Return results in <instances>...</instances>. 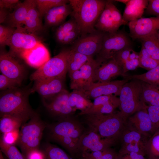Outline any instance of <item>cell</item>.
I'll list each match as a JSON object with an SVG mask.
<instances>
[{"label":"cell","instance_id":"6da1fadb","mask_svg":"<svg viewBox=\"0 0 159 159\" xmlns=\"http://www.w3.org/2000/svg\"><path fill=\"white\" fill-rule=\"evenodd\" d=\"M31 88L21 86L1 91L0 95V117L9 115L19 118L26 122L35 115L31 107L28 98Z\"/></svg>","mask_w":159,"mask_h":159},{"label":"cell","instance_id":"7a4b0ae2","mask_svg":"<svg viewBox=\"0 0 159 159\" xmlns=\"http://www.w3.org/2000/svg\"><path fill=\"white\" fill-rule=\"evenodd\" d=\"M72 11V17L76 21L81 36L91 33L96 29L95 24L105 5L106 1L102 0H69Z\"/></svg>","mask_w":159,"mask_h":159},{"label":"cell","instance_id":"3957f363","mask_svg":"<svg viewBox=\"0 0 159 159\" xmlns=\"http://www.w3.org/2000/svg\"><path fill=\"white\" fill-rule=\"evenodd\" d=\"M88 128L97 133L102 138L119 139L125 127L127 119L120 111L107 114L84 115Z\"/></svg>","mask_w":159,"mask_h":159},{"label":"cell","instance_id":"277c9868","mask_svg":"<svg viewBox=\"0 0 159 159\" xmlns=\"http://www.w3.org/2000/svg\"><path fill=\"white\" fill-rule=\"evenodd\" d=\"M125 83L120 90L119 97L120 111L126 119L136 112L147 108L142 98L141 81L133 79Z\"/></svg>","mask_w":159,"mask_h":159},{"label":"cell","instance_id":"5b68a950","mask_svg":"<svg viewBox=\"0 0 159 159\" xmlns=\"http://www.w3.org/2000/svg\"><path fill=\"white\" fill-rule=\"evenodd\" d=\"M45 124L37 113L27 122L24 123L19 132L17 143L24 157L30 150L39 148Z\"/></svg>","mask_w":159,"mask_h":159},{"label":"cell","instance_id":"8992f818","mask_svg":"<svg viewBox=\"0 0 159 159\" xmlns=\"http://www.w3.org/2000/svg\"><path fill=\"white\" fill-rule=\"evenodd\" d=\"M129 47H132L131 41L123 31L105 32L101 49L95 60L100 65L113 58L120 51Z\"/></svg>","mask_w":159,"mask_h":159},{"label":"cell","instance_id":"52a82bcc","mask_svg":"<svg viewBox=\"0 0 159 159\" xmlns=\"http://www.w3.org/2000/svg\"><path fill=\"white\" fill-rule=\"evenodd\" d=\"M70 49H63L57 55L50 58L33 73L30 80L35 81L48 78H65L68 70V58Z\"/></svg>","mask_w":159,"mask_h":159},{"label":"cell","instance_id":"ba28073f","mask_svg":"<svg viewBox=\"0 0 159 159\" xmlns=\"http://www.w3.org/2000/svg\"><path fill=\"white\" fill-rule=\"evenodd\" d=\"M113 1H106L105 8L95 25L96 30L105 32H115L118 30L121 26L127 23Z\"/></svg>","mask_w":159,"mask_h":159},{"label":"cell","instance_id":"9c48e42d","mask_svg":"<svg viewBox=\"0 0 159 159\" xmlns=\"http://www.w3.org/2000/svg\"><path fill=\"white\" fill-rule=\"evenodd\" d=\"M100 66L92 58L79 69L69 74L71 89L83 92L87 90L95 82V72Z\"/></svg>","mask_w":159,"mask_h":159},{"label":"cell","instance_id":"30bf717a","mask_svg":"<svg viewBox=\"0 0 159 159\" xmlns=\"http://www.w3.org/2000/svg\"><path fill=\"white\" fill-rule=\"evenodd\" d=\"M105 32L96 30L81 36L72 44L70 49L93 58L101 49Z\"/></svg>","mask_w":159,"mask_h":159},{"label":"cell","instance_id":"8fae6325","mask_svg":"<svg viewBox=\"0 0 159 159\" xmlns=\"http://www.w3.org/2000/svg\"><path fill=\"white\" fill-rule=\"evenodd\" d=\"M117 140L102 138L97 133L88 128L85 130L79 140L78 152L80 151L82 154L102 150L110 148Z\"/></svg>","mask_w":159,"mask_h":159},{"label":"cell","instance_id":"7c38bea8","mask_svg":"<svg viewBox=\"0 0 159 159\" xmlns=\"http://www.w3.org/2000/svg\"><path fill=\"white\" fill-rule=\"evenodd\" d=\"M41 41L36 35L27 32L21 26L15 29L7 45L9 52L15 57L23 52L31 49Z\"/></svg>","mask_w":159,"mask_h":159},{"label":"cell","instance_id":"4fadbf2b","mask_svg":"<svg viewBox=\"0 0 159 159\" xmlns=\"http://www.w3.org/2000/svg\"><path fill=\"white\" fill-rule=\"evenodd\" d=\"M9 52L1 51L0 70L1 74L21 85L25 74L24 66Z\"/></svg>","mask_w":159,"mask_h":159},{"label":"cell","instance_id":"5bb4252c","mask_svg":"<svg viewBox=\"0 0 159 159\" xmlns=\"http://www.w3.org/2000/svg\"><path fill=\"white\" fill-rule=\"evenodd\" d=\"M69 93L65 89L51 98L46 100L47 101H43L47 109L53 115L58 117L59 120L72 116L75 112L69 103Z\"/></svg>","mask_w":159,"mask_h":159},{"label":"cell","instance_id":"9a60e30c","mask_svg":"<svg viewBox=\"0 0 159 159\" xmlns=\"http://www.w3.org/2000/svg\"><path fill=\"white\" fill-rule=\"evenodd\" d=\"M51 135L79 140L85 130L82 125L72 116L59 120L50 127Z\"/></svg>","mask_w":159,"mask_h":159},{"label":"cell","instance_id":"2e32d148","mask_svg":"<svg viewBox=\"0 0 159 159\" xmlns=\"http://www.w3.org/2000/svg\"><path fill=\"white\" fill-rule=\"evenodd\" d=\"M130 35L134 39H141L159 30V16L141 18L128 23Z\"/></svg>","mask_w":159,"mask_h":159},{"label":"cell","instance_id":"e0dca14e","mask_svg":"<svg viewBox=\"0 0 159 159\" xmlns=\"http://www.w3.org/2000/svg\"><path fill=\"white\" fill-rule=\"evenodd\" d=\"M65 79L52 78L35 81L31 93L36 92L43 100H49L65 89Z\"/></svg>","mask_w":159,"mask_h":159},{"label":"cell","instance_id":"ac0fdd59","mask_svg":"<svg viewBox=\"0 0 159 159\" xmlns=\"http://www.w3.org/2000/svg\"><path fill=\"white\" fill-rule=\"evenodd\" d=\"M129 80L124 79L108 82H95L83 92L89 99H94L103 95H113L119 96L122 87Z\"/></svg>","mask_w":159,"mask_h":159},{"label":"cell","instance_id":"d6986e66","mask_svg":"<svg viewBox=\"0 0 159 159\" xmlns=\"http://www.w3.org/2000/svg\"><path fill=\"white\" fill-rule=\"evenodd\" d=\"M92 106L89 109L80 112L78 115L90 114H106L115 111L120 105L119 98L114 95H103L94 99Z\"/></svg>","mask_w":159,"mask_h":159},{"label":"cell","instance_id":"ffe728a7","mask_svg":"<svg viewBox=\"0 0 159 159\" xmlns=\"http://www.w3.org/2000/svg\"><path fill=\"white\" fill-rule=\"evenodd\" d=\"M126 124L148 139L153 134L152 125L147 108L129 116Z\"/></svg>","mask_w":159,"mask_h":159},{"label":"cell","instance_id":"44dd1931","mask_svg":"<svg viewBox=\"0 0 159 159\" xmlns=\"http://www.w3.org/2000/svg\"><path fill=\"white\" fill-rule=\"evenodd\" d=\"M19 57L29 65L37 69L50 58L48 50L41 42L32 48L24 51Z\"/></svg>","mask_w":159,"mask_h":159},{"label":"cell","instance_id":"7402d4cb","mask_svg":"<svg viewBox=\"0 0 159 159\" xmlns=\"http://www.w3.org/2000/svg\"><path fill=\"white\" fill-rule=\"evenodd\" d=\"M125 74L123 67L112 58L101 64L97 69L95 82L111 81L112 79Z\"/></svg>","mask_w":159,"mask_h":159},{"label":"cell","instance_id":"603a6c76","mask_svg":"<svg viewBox=\"0 0 159 159\" xmlns=\"http://www.w3.org/2000/svg\"><path fill=\"white\" fill-rule=\"evenodd\" d=\"M36 3L35 0H25L18 4L10 13L4 22L6 26L17 28L24 24L29 9Z\"/></svg>","mask_w":159,"mask_h":159},{"label":"cell","instance_id":"cb8c5ba5","mask_svg":"<svg viewBox=\"0 0 159 159\" xmlns=\"http://www.w3.org/2000/svg\"><path fill=\"white\" fill-rule=\"evenodd\" d=\"M72 11L69 3L51 9L44 16L45 25L49 27L59 26L64 22Z\"/></svg>","mask_w":159,"mask_h":159},{"label":"cell","instance_id":"d4e9b609","mask_svg":"<svg viewBox=\"0 0 159 159\" xmlns=\"http://www.w3.org/2000/svg\"><path fill=\"white\" fill-rule=\"evenodd\" d=\"M148 2V0H128L122 15L124 21L128 23L141 18Z\"/></svg>","mask_w":159,"mask_h":159},{"label":"cell","instance_id":"484cf974","mask_svg":"<svg viewBox=\"0 0 159 159\" xmlns=\"http://www.w3.org/2000/svg\"><path fill=\"white\" fill-rule=\"evenodd\" d=\"M42 17L37 8L36 3L29 10L24 25L26 31L35 35L37 33L43 29Z\"/></svg>","mask_w":159,"mask_h":159},{"label":"cell","instance_id":"4316f807","mask_svg":"<svg viewBox=\"0 0 159 159\" xmlns=\"http://www.w3.org/2000/svg\"><path fill=\"white\" fill-rule=\"evenodd\" d=\"M68 102L70 107L75 112L77 110L83 112L90 109L93 103L84 92L77 90H73L69 93Z\"/></svg>","mask_w":159,"mask_h":159},{"label":"cell","instance_id":"83f0119b","mask_svg":"<svg viewBox=\"0 0 159 159\" xmlns=\"http://www.w3.org/2000/svg\"><path fill=\"white\" fill-rule=\"evenodd\" d=\"M121 145L128 144L138 145L145 147L148 139L127 124L119 137Z\"/></svg>","mask_w":159,"mask_h":159},{"label":"cell","instance_id":"f1b7e54d","mask_svg":"<svg viewBox=\"0 0 159 159\" xmlns=\"http://www.w3.org/2000/svg\"><path fill=\"white\" fill-rule=\"evenodd\" d=\"M123 77L124 79L128 80L133 79L139 80L159 89V64L143 74L133 75L125 74Z\"/></svg>","mask_w":159,"mask_h":159},{"label":"cell","instance_id":"f546056e","mask_svg":"<svg viewBox=\"0 0 159 159\" xmlns=\"http://www.w3.org/2000/svg\"><path fill=\"white\" fill-rule=\"evenodd\" d=\"M141 82L143 102L147 105L159 106V89L145 82Z\"/></svg>","mask_w":159,"mask_h":159},{"label":"cell","instance_id":"4dcf8cb0","mask_svg":"<svg viewBox=\"0 0 159 159\" xmlns=\"http://www.w3.org/2000/svg\"><path fill=\"white\" fill-rule=\"evenodd\" d=\"M92 58H93L70 49L68 58L69 74L79 69Z\"/></svg>","mask_w":159,"mask_h":159},{"label":"cell","instance_id":"1f68e13d","mask_svg":"<svg viewBox=\"0 0 159 159\" xmlns=\"http://www.w3.org/2000/svg\"><path fill=\"white\" fill-rule=\"evenodd\" d=\"M140 40L142 46L151 57L159 61V37L158 32Z\"/></svg>","mask_w":159,"mask_h":159},{"label":"cell","instance_id":"d6a6232c","mask_svg":"<svg viewBox=\"0 0 159 159\" xmlns=\"http://www.w3.org/2000/svg\"><path fill=\"white\" fill-rule=\"evenodd\" d=\"M25 122L18 117L9 115L0 117V131L2 134L19 130V127Z\"/></svg>","mask_w":159,"mask_h":159},{"label":"cell","instance_id":"836d02e7","mask_svg":"<svg viewBox=\"0 0 159 159\" xmlns=\"http://www.w3.org/2000/svg\"><path fill=\"white\" fill-rule=\"evenodd\" d=\"M146 155L149 159H159V131L152 135L145 144Z\"/></svg>","mask_w":159,"mask_h":159},{"label":"cell","instance_id":"e575fe53","mask_svg":"<svg viewBox=\"0 0 159 159\" xmlns=\"http://www.w3.org/2000/svg\"><path fill=\"white\" fill-rule=\"evenodd\" d=\"M78 28H79L76 21L72 17L68 21L59 26L57 28L55 32L56 40L61 44L64 37L67 33Z\"/></svg>","mask_w":159,"mask_h":159},{"label":"cell","instance_id":"d590c367","mask_svg":"<svg viewBox=\"0 0 159 159\" xmlns=\"http://www.w3.org/2000/svg\"><path fill=\"white\" fill-rule=\"evenodd\" d=\"M67 0H36L37 8L41 17L51 9L69 4Z\"/></svg>","mask_w":159,"mask_h":159},{"label":"cell","instance_id":"8d00e7d4","mask_svg":"<svg viewBox=\"0 0 159 159\" xmlns=\"http://www.w3.org/2000/svg\"><path fill=\"white\" fill-rule=\"evenodd\" d=\"M139 54L140 67L149 70L159 64V61L153 58L142 46Z\"/></svg>","mask_w":159,"mask_h":159},{"label":"cell","instance_id":"74e56055","mask_svg":"<svg viewBox=\"0 0 159 159\" xmlns=\"http://www.w3.org/2000/svg\"><path fill=\"white\" fill-rule=\"evenodd\" d=\"M50 136L52 140L60 143L71 153H74L78 152V144L79 140L67 137L51 135Z\"/></svg>","mask_w":159,"mask_h":159},{"label":"cell","instance_id":"f35d334b","mask_svg":"<svg viewBox=\"0 0 159 159\" xmlns=\"http://www.w3.org/2000/svg\"><path fill=\"white\" fill-rule=\"evenodd\" d=\"M43 150L47 159H72L61 149L50 144L46 145Z\"/></svg>","mask_w":159,"mask_h":159},{"label":"cell","instance_id":"ab89813d","mask_svg":"<svg viewBox=\"0 0 159 159\" xmlns=\"http://www.w3.org/2000/svg\"><path fill=\"white\" fill-rule=\"evenodd\" d=\"M0 151L3 153L8 159H25L14 145L7 144L0 139Z\"/></svg>","mask_w":159,"mask_h":159},{"label":"cell","instance_id":"60d3db41","mask_svg":"<svg viewBox=\"0 0 159 159\" xmlns=\"http://www.w3.org/2000/svg\"><path fill=\"white\" fill-rule=\"evenodd\" d=\"M147 108L151 121L153 134L159 131V106L147 105Z\"/></svg>","mask_w":159,"mask_h":159},{"label":"cell","instance_id":"b9f144b4","mask_svg":"<svg viewBox=\"0 0 159 159\" xmlns=\"http://www.w3.org/2000/svg\"><path fill=\"white\" fill-rule=\"evenodd\" d=\"M139 53L132 49L127 61L123 65L124 73L134 70L139 67Z\"/></svg>","mask_w":159,"mask_h":159},{"label":"cell","instance_id":"7bdbcfd3","mask_svg":"<svg viewBox=\"0 0 159 159\" xmlns=\"http://www.w3.org/2000/svg\"><path fill=\"white\" fill-rule=\"evenodd\" d=\"M15 30L14 28L0 25V45L1 47L7 46Z\"/></svg>","mask_w":159,"mask_h":159},{"label":"cell","instance_id":"ee69618b","mask_svg":"<svg viewBox=\"0 0 159 159\" xmlns=\"http://www.w3.org/2000/svg\"><path fill=\"white\" fill-rule=\"evenodd\" d=\"M21 86L12 80L1 74L0 75V90L1 91L12 89Z\"/></svg>","mask_w":159,"mask_h":159},{"label":"cell","instance_id":"f6af8a7d","mask_svg":"<svg viewBox=\"0 0 159 159\" xmlns=\"http://www.w3.org/2000/svg\"><path fill=\"white\" fill-rule=\"evenodd\" d=\"M19 130L2 134L0 139L4 143L11 145H14L18 141L19 136Z\"/></svg>","mask_w":159,"mask_h":159},{"label":"cell","instance_id":"bcb514c9","mask_svg":"<svg viewBox=\"0 0 159 159\" xmlns=\"http://www.w3.org/2000/svg\"><path fill=\"white\" fill-rule=\"evenodd\" d=\"M145 11L148 14L159 16V0H149Z\"/></svg>","mask_w":159,"mask_h":159},{"label":"cell","instance_id":"7dc6e473","mask_svg":"<svg viewBox=\"0 0 159 159\" xmlns=\"http://www.w3.org/2000/svg\"><path fill=\"white\" fill-rule=\"evenodd\" d=\"M80 35H81V32L79 28L74 30L64 36L61 44L64 45L72 44Z\"/></svg>","mask_w":159,"mask_h":159},{"label":"cell","instance_id":"c3c4849f","mask_svg":"<svg viewBox=\"0 0 159 159\" xmlns=\"http://www.w3.org/2000/svg\"><path fill=\"white\" fill-rule=\"evenodd\" d=\"M25 158V159H47L44 150L39 148L30 150L26 154Z\"/></svg>","mask_w":159,"mask_h":159},{"label":"cell","instance_id":"681fc988","mask_svg":"<svg viewBox=\"0 0 159 159\" xmlns=\"http://www.w3.org/2000/svg\"><path fill=\"white\" fill-rule=\"evenodd\" d=\"M20 2L19 0H0V8H5L9 10L14 9Z\"/></svg>","mask_w":159,"mask_h":159},{"label":"cell","instance_id":"f907efd6","mask_svg":"<svg viewBox=\"0 0 159 159\" xmlns=\"http://www.w3.org/2000/svg\"><path fill=\"white\" fill-rule=\"evenodd\" d=\"M118 155L119 159H146L145 155L135 153Z\"/></svg>","mask_w":159,"mask_h":159},{"label":"cell","instance_id":"816d5d0a","mask_svg":"<svg viewBox=\"0 0 159 159\" xmlns=\"http://www.w3.org/2000/svg\"><path fill=\"white\" fill-rule=\"evenodd\" d=\"M117 154L111 147L104 149L101 159H114Z\"/></svg>","mask_w":159,"mask_h":159},{"label":"cell","instance_id":"f5cc1de1","mask_svg":"<svg viewBox=\"0 0 159 159\" xmlns=\"http://www.w3.org/2000/svg\"><path fill=\"white\" fill-rule=\"evenodd\" d=\"M9 10L3 8H0V23H4L9 14Z\"/></svg>","mask_w":159,"mask_h":159},{"label":"cell","instance_id":"db71d44e","mask_svg":"<svg viewBox=\"0 0 159 159\" xmlns=\"http://www.w3.org/2000/svg\"><path fill=\"white\" fill-rule=\"evenodd\" d=\"M128 0H115V1L122 3L125 4L127 2Z\"/></svg>","mask_w":159,"mask_h":159},{"label":"cell","instance_id":"11a10c76","mask_svg":"<svg viewBox=\"0 0 159 159\" xmlns=\"http://www.w3.org/2000/svg\"><path fill=\"white\" fill-rule=\"evenodd\" d=\"M0 159H5L2 154V152L1 151L0 153Z\"/></svg>","mask_w":159,"mask_h":159},{"label":"cell","instance_id":"9f6ffc18","mask_svg":"<svg viewBox=\"0 0 159 159\" xmlns=\"http://www.w3.org/2000/svg\"><path fill=\"white\" fill-rule=\"evenodd\" d=\"M114 159H119V158L118 156V154L117 155V156H116V157Z\"/></svg>","mask_w":159,"mask_h":159},{"label":"cell","instance_id":"6f0895ef","mask_svg":"<svg viewBox=\"0 0 159 159\" xmlns=\"http://www.w3.org/2000/svg\"><path fill=\"white\" fill-rule=\"evenodd\" d=\"M80 159H86L85 158H84L82 157V158Z\"/></svg>","mask_w":159,"mask_h":159},{"label":"cell","instance_id":"680465c9","mask_svg":"<svg viewBox=\"0 0 159 159\" xmlns=\"http://www.w3.org/2000/svg\"><path fill=\"white\" fill-rule=\"evenodd\" d=\"M158 36L159 37V30H158Z\"/></svg>","mask_w":159,"mask_h":159},{"label":"cell","instance_id":"91938a15","mask_svg":"<svg viewBox=\"0 0 159 159\" xmlns=\"http://www.w3.org/2000/svg\"></svg>","mask_w":159,"mask_h":159}]
</instances>
